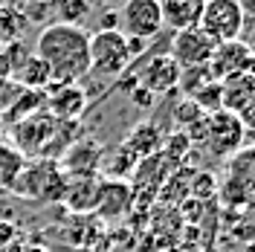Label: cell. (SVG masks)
Wrapping results in <instances>:
<instances>
[{"instance_id": "24", "label": "cell", "mask_w": 255, "mask_h": 252, "mask_svg": "<svg viewBox=\"0 0 255 252\" xmlns=\"http://www.w3.org/2000/svg\"><path fill=\"white\" fill-rule=\"evenodd\" d=\"M241 125H244V130H255V96L244 105V111L238 113Z\"/></svg>"}, {"instance_id": "1", "label": "cell", "mask_w": 255, "mask_h": 252, "mask_svg": "<svg viewBox=\"0 0 255 252\" xmlns=\"http://www.w3.org/2000/svg\"><path fill=\"white\" fill-rule=\"evenodd\" d=\"M35 55L47 64L49 84H76L90 73V32L73 23H49L38 35Z\"/></svg>"}, {"instance_id": "25", "label": "cell", "mask_w": 255, "mask_h": 252, "mask_svg": "<svg viewBox=\"0 0 255 252\" xmlns=\"http://www.w3.org/2000/svg\"><path fill=\"white\" fill-rule=\"evenodd\" d=\"M241 41L247 44V47L255 52V17H250L247 23H244V32H241Z\"/></svg>"}, {"instance_id": "13", "label": "cell", "mask_w": 255, "mask_h": 252, "mask_svg": "<svg viewBox=\"0 0 255 252\" xmlns=\"http://www.w3.org/2000/svg\"><path fill=\"white\" fill-rule=\"evenodd\" d=\"M108 226L99 221L96 215H70L61 226V241L67 247H79V250L93 252V244L105 241Z\"/></svg>"}, {"instance_id": "30", "label": "cell", "mask_w": 255, "mask_h": 252, "mask_svg": "<svg viewBox=\"0 0 255 252\" xmlns=\"http://www.w3.org/2000/svg\"><path fill=\"white\" fill-rule=\"evenodd\" d=\"M49 252H87V250H79V247H67V244H55Z\"/></svg>"}, {"instance_id": "15", "label": "cell", "mask_w": 255, "mask_h": 252, "mask_svg": "<svg viewBox=\"0 0 255 252\" xmlns=\"http://www.w3.org/2000/svg\"><path fill=\"white\" fill-rule=\"evenodd\" d=\"M99 186H102V177H67L61 203L70 209V215H93Z\"/></svg>"}, {"instance_id": "21", "label": "cell", "mask_w": 255, "mask_h": 252, "mask_svg": "<svg viewBox=\"0 0 255 252\" xmlns=\"http://www.w3.org/2000/svg\"><path fill=\"white\" fill-rule=\"evenodd\" d=\"M26 159L17 154L12 145H3L0 142V191H12V183H15L17 171L23 168Z\"/></svg>"}, {"instance_id": "32", "label": "cell", "mask_w": 255, "mask_h": 252, "mask_svg": "<svg viewBox=\"0 0 255 252\" xmlns=\"http://www.w3.org/2000/svg\"><path fill=\"white\" fill-rule=\"evenodd\" d=\"M241 252H255V238H253V241H247V247H244Z\"/></svg>"}, {"instance_id": "12", "label": "cell", "mask_w": 255, "mask_h": 252, "mask_svg": "<svg viewBox=\"0 0 255 252\" xmlns=\"http://www.w3.org/2000/svg\"><path fill=\"white\" fill-rule=\"evenodd\" d=\"M250 55H253V49L247 47L241 38H235V41H223V44L215 47V52H212V58H209L206 67H209V73H212V79L223 81L226 76L247 73Z\"/></svg>"}, {"instance_id": "14", "label": "cell", "mask_w": 255, "mask_h": 252, "mask_svg": "<svg viewBox=\"0 0 255 252\" xmlns=\"http://www.w3.org/2000/svg\"><path fill=\"white\" fill-rule=\"evenodd\" d=\"M180 64L171 55H154L151 61L142 67L139 73V84H142L148 93H168L180 81Z\"/></svg>"}, {"instance_id": "20", "label": "cell", "mask_w": 255, "mask_h": 252, "mask_svg": "<svg viewBox=\"0 0 255 252\" xmlns=\"http://www.w3.org/2000/svg\"><path fill=\"white\" fill-rule=\"evenodd\" d=\"M125 145L142 159V157H148V154H157L159 148H162V136H159V130L151 125V122H142V125H136L130 130V136L125 139Z\"/></svg>"}, {"instance_id": "23", "label": "cell", "mask_w": 255, "mask_h": 252, "mask_svg": "<svg viewBox=\"0 0 255 252\" xmlns=\"http://www.w3.org/2000/svg\"><path fill=\"white\" fill-rule=\"evenodd\" d=\"M87 9H90V0H58V15H61L58 23L79 26V20L87 15Z\"/></svg>"}, {"instance_id": "33", "label": "cell", "mask_w": 255, "mask_h": 252, "mask_svg": "<svg viewBox=\"0 0 255 252\" xmlns=\"http://www.w3.org/2000/svg\"><path fill=\"white\" fill-rule=\"evenodd\" d=\"M0 44H3V35H0Z\"/></svg>"}, {"instance_id": "29", "label": "cell", "mask_w": 255, "mask_h": 252, "mask_svg": "<svg viewBox=\"0 0 255 252\" xmlns=\"http://www.w3.org/2000/svg\"><path fill=\"white\" fill-rule=\"evenodd\" d=\"M20 252H49V247H44V244H26V247H20Z\"/></svg>"}, {"instance_id": "9", "label": "cell", "mask_w": 255, "mask_h": 252, "mask_svg": "<svg viewBox=\"0 0 255 252\" xmlns=\"http://www.w3.org/2000/svg\"><path fill=\"white\" fill-rule=\"evenodd\" d=\"M215 47L218 44L200 26H191V29L174 32V38H171V58L180 64V70H186V67H203V64H209Z\"/></svg>"}, {"instance_id": "4", "label": "cell", "mask_w": 255, "mask_h": 252, "mask_svg": "<svg viewBox=\"0 0 255 252\" xmlns=\"http://www.w3.org/2000/svg\"><path fill=\"white\" fill-rule=\"evenodd\" d=\"M130 64L128 38L119 29H99L90 35V73L96 76H122Z\"/></svg>"}, {"instance_id": "3", "label": "cell", "mask_w": 255, "mask_h": 252, "mask_svg": "<svg viewBox=\"0 0 255 252\" xmlns=\"http://www.w3.org/2000/svg\"><path fill=\"white\" fill-rule=\"evenodd\" d=\"M55 125H58V119L44 111H35L17 119L12 125V142H15L12 148L23 159H47V151L55 136Z\"/></svg>"}, {"instance_id": "7", "label": "cell", "mask_w": 255, "mask_h": 252, "mask_svg": "<svg viewBox=\"0 0 255 252\" xmlns=\"http://www.w3.org/2000/svg\"><path fill=\"white\" fill-rule=\"evenodd\" d=\"M116 26L125 38H139L151 41L162 29V12H159V0H125L122 12L116 15Z\"/></svg>"}, {"instance_id": "11", "label": "cell", "mask_w": 255, "mask_h": 252, "mask_svg": "<svg viewBox=\"0 0 255 252\" xmlns=\"http://www.w3.org/2000/svg\"><path fill=\"white\" fill-rule=\"evenodd\" d=\"M102 154H105V148L96 139H76L58 157V165L67 177H99Z\"/></svg>"}, {"instance_id": "27", "label": "cell", "mask_w": 255, "mask_h": 252, "mask_svg": "<svg viewBox=\"0 0 255 252\" xmlns=\"http://www.w3.org/2000/svg\"><path fill=\"white\" fill-rule=\"evenodd\" d=\"M3 79H12V61L6 52H0V81Z\"/></svg>"}, {"instance_id": "28", "label": "cell", "mask_w": 255, "mask_h": 252, "mask_svg": "<svg viewBox=\"0 0 255 252\" xmlns=\"http://www.w3.org/2000/svg\"><path fill=\"white\" fill-rule=\"evenodd\" d=\"M244 17H255V0H238Z\"/></svg>"}, {"instance_id": "17", "label": "cell", "mask_w": 255, "mask_h": 252, "mask_svg": "<svg viewBox=\"0 0 255 252\" xmlns=\"http://www.w3.org/2000/svg\"><path fill=\"white\" fill-rule=\"evenodd\" d=\"M255 96V79L250 73H235L221 81V111H229L238 116L244 105Z\"/></svg>"}, {"instance_id": "26", "label": "cell", "mask_w": 255, "mask_h": 252, "mask_svg": "<svg viewBox=\"0 0 255 252\" xmlns=\"http://www.w3.org/2000/svg\"><path fill=\"white\" fill-rule=\"evenodd\" d=\"M133 102H136V105H142V108H148V105H151V96L154 93H148V90H145V87H136V90H133Z\"/></svg>"}, {"instance_id": "6", "label": "cell", "mask_w": 255, "mask_h": 252, "mask_svg": "<svg viewBox=\"0 0 255 252\" xmlns=\"http://www.w3.org/2000/svg\"><path fill=\"white\" fill-rule=\"evenodd\" d=\"M244 23H247V17L241 12L238 0H206V9H203V17H200L197 26L206 32L215 44H223V41L241 38Z\"/></svg>"}, {"instance_id": "5", "label": "cell", "mask_w": 255, "mask_h": 252, "mask_svg": "<svg viewBox=\"0 0 255 252\" xmlns=\"http://www.w3.org/2000/svg\"><path fill=\"white\" fill-rule=\"evenodd\" d=\"M244 136L247 130L241 125V119L229 111H215L206 116V125L200 139L206 145V151H212L215 157H232L244 148Z\"/></svg>"}, {"instance_id": "10", "label": "cell", "mask_w": 255, "mask_h": 252, "mask_svg": "<svg viewBox=\"0 0 255 252\" xmlns=\"http://www.w3.org/2000/svg\"><path fill=\"white\" fill-rule=\"evenodd\" d=\"M171 171H174V162L165 157L162 151L142 157L136 162V168H133V183H130L133 200H136L139 194L154 197L157 191H162V186H165V180L171 177Z\"/></svg>"}, {"instance_id": "16", "label": "cell", "mask_w": 255, "mask_h": 252, "mask_svg": "<svg viewBox=\"0 0 255 252\" xmlns=\"http://www.w3.org/2000/svg\"><path fill=\"white\" fill-rule=\"evenodd\" d=\"M206 9V0H159V12H162V26L174 32L191 29L200 23Z\"/></svg>"}, {"instance_id": "8", "label": "cell", "mask_w": 255, "mask_h": 252, "mask_svg": "<svg viewBox=\"0 0 255 252\" xmlns=\"http://www.w3.org/2000/svg\"><path fill=\"white\" fill-rule=\"evenodd\" d=\"M133 209V191H130V183L128 180H116V177H102V186H99V194H96V206L93 215L105 226L111 223L125 221Z\"/></svg>"}, {"instance_id": "22", "label": "cell", "mask_w": 255, "mask_h": 252, "mask_svg": "<svg viewBox=\"0 0 255 252\" xmlns=\"http://www.w3.org/2000/svg\"><path fill=\"white\" fill-rule=\"evenodd\" d=\"M212 73H209V67L203 64V67H186L183 73H180V81L177 84H183V90H186V96H194L197 90H203L206 84H212Z\"/></svg>"}, {"instance_id": "31", "label": "cell", "mask_w": 255, "mask_h": 252, "mask_svg": "<svg viewBox=\"0 0 255 252\" xmlns=\"http://www.w3.org/2000/svg\"><path fill=\"white\" fill-rule=\"evenodd\" d=\"M247 73H250V76L255 79V52L250 55V67H247Z\"/></svg>"}, {"instance_id": "2", "label": "cell", "mask_w": 255, "mask_h": 252, "mask_svg": "<svg viewBox=\"0 0 255 252\" xmlns=\"http://www.w3.org/2000/svg\"><path fill=\"white\" fill-rule=\"evenodd\" d=\"M64 189H67V174L61 171L58 159H26L12 183V194L41 203L61 200Z\"/></svg>"}, {"instance_id": "18", "label": "cell", "mask_w": 255, "mask_h": 252, "mask_svg": "<svg viewBox=\"0 0 255 252\" xmlns=\"http://www.w3.org/2000/svg\"><path fill=\"white\" fill-rule=\"evenodd\" d=\"M49 102V116L55 119H79L81 113L87 111V93L81 90L79 84H64L55 93L47 99Z\"/></svg>"}, {"instance_id": "19", "label": "cell", "mask_w": 255, "mask_h": 252, "mask_svg": "<svg viewBox=\"0 0 255 252\" xmlns=\"http://www.w3.org/2000/svg\"><path fill=\"white\" fill-rule=\"evenodd\" d=\"M12 79L20 81L23 90H38V87L49 84V70L38 55H23V61H17L12 67Z\"/></svg>"}]
</instances>
